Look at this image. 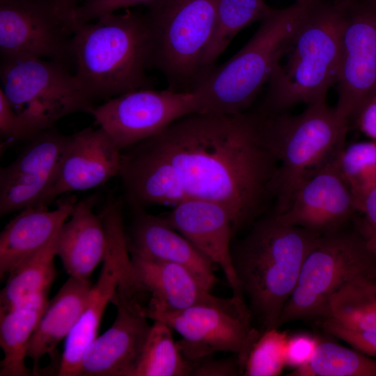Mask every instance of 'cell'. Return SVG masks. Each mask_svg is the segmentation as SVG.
I'll use <instances>...</instances> for the list:
<instances>
[{
	"instance_id": "cell-1",
	"label": "cell",
	"mask_w": 376,
	"mask_h": 376,
	"mask_svg": "<svg viewBox=\"0 0 376 376\" xmlns=\"http://www.w3.org/2000/svg\"><path fill=\"white\" fill-rule=\"evenodd\" d=\"M147 139L174 167L188 198L228 210L235 237L274 198L278 162L258 112L191 113Z\"/></svg>"
},
{
	"instance_id": "cell-2",
	"label": "cell",
	"mask_w": 376,
	"mask_h": 376,
	"mask_svg": "<svg viewBox=\"0 0 376 376\" xmlns=\"http://www.w3.org/2000/svg\"><path fill=\"white\" fill-rule=\"evenodd\" d=\"M321 235L283 224L272 212L263 214L243 238L231 243L232 261L243 297L264 331L278 328L302 264Z\"/></svg>"
},
{
	"instance_id": "cell-3",
	"label": "cell",
	"mask_w": 376,
	"mask_h": 376,
	"mask_svg": "<svg viewBox=\"0 0 376 376\" xmlns=\"http://www.w3.org/2000/svg\"><path fill=\"white\" fill-rule=\"evenodd\" d=\"M75 76L93 102L152 88V42L144 14L130 10L76 23L72 38Z\"/></svg>"
},
{
	"instance_id": "cell-4",
	"label": "cell",
	"mask_w": 376,
	"mask_h": 376,
	"mask_svg": "<svg viewBox=\"0 0 376 376\" xmlns=\"http://www.w3.org/2000/svg\"><path fill=\"white\" fill-rule=\"evenodd\" d=\"M345 0H310L287 45L284 64L277 62L260 109L265 114L288 111L300 104L324 100L336 84L342 51Z\"/></svg>"
},
{
	"instance_id": "cell-5",
	"label": "cell",
	"mask_w": 376,
	"mask_h": 376,
	"mask_svg": "<svg viewBox=\"0 0 376 376\" xmlns=\"http://www.w3.org/2000/svg\"><path fill=\"white\" fill-rule=\"evenodd\" d=\"M309 1L273 8L236 54L225 63L200 72L191 92L197 96L201 113L235 115L248 111L262 87L268 83Z\"/></svg>"
},
{
	"instance_id": "cell-6",
	"label": "cell",
	"mask_w": 376,
	"mask_h": 376,
	"mask_svg": "<svg viewBox=\"0 0 376 376\" xmlns=\"http://www.w3.org/2000/svg\"><path fill=\"white\" fill-rule=\"evenodd\" d=\"M264 135L278 162L274 212L285 210L297 188L328 162L345 146L348 120L340 117L326 100L308 105L297 115L288 111H257Z\"/></svg>"
},
{
	"instance_id": "cell-7",
	"label": "cell",
	"mask_w": 376,
	"mask_h": 376,
	"mask_svg": "<svg viewBox=\"0 0 376 376\" xmlns=\"http://www.w3.org/2000/svg\"><path fill=\"white\" fill-rule=\"evenodd\" d=\"M218 0H156L144 13L152 42V68L169 90L191 92L211 36Z\"/></svg>"
},
{
	"instance_id": "cell-8",
	"label": "cell",
	"mask_w": 376,
	"mask_h": 376,
	"mask_svg": "<svg viewBox=\"0 0 376 376\" xmlns=\"http://www.w3.org/2000/svg\"><path fill=\"white\" fill-rule=\"evenodd\" d=\"M341 228L322 234L307 254L278 328L295 320L323 318L329 298L342 285L376 275V259L364 236L359 229Z\"/></svg>"
},
{
	"instance_id": "cell-9",
	"label": "cell",
	"mask_w": 376,
	"mask_h": 376,
	"mask_svg": "<svg viewBox=\"0 0 376 376\" xmlns=\"http://www.w3.org/2000/svg\"><path fill=\"white\" fill-rule=\"evenodd\" d=\"M1 86L15 111L45 128L77 112L95 107L75 75L66 66L36 58L1 59Z\"/></svg>"
},
{
	"instance_id": "cell-10",
	"label": "cell",
	"mask_w": 376,
	"mask_h": 376,
	"mask_svg": "<svg viewBox=\"0 0 376 376\" xmlns=\"http://www.w3.org/2000/svg\"><path fill=\"white\" fill-rule=\"evenodd\" d=\"M123 206L120 201L111 200L100 213L107 239L103 266L79 318L65 338L58 376H78L84 354L97 337L105 308L118 287L130 290L138 287L123 225Z\"/></svg>"
},
{
	"instance_id": "cell-11",
	"label": "cell",
	"mask_w": 376,
	"mask_h": 376,
	"mask_svg": "<svg viewBox=\"0 0 376 376\" xmlns=\"http://www.w3.org/2000/svg\"><path fill=\"white\" fill-rule=\"evenodd\" d=\"M75 25L52 0H0L1 59L42 58L66 66L73 58Z\"/></svg>"
},
{
	"instance_id": "cell-12",
	"label": "cell",
	"mask_w": 376,
	"mask_h": 376,
	"mask_svg": "<svg viewBox=\"0 0 376 376\" xmlns=\"http://www.w3.org/2000/svg\"><path fill=\"white\" fill-rule=\"evenodd\" d=\"M200 113L196 95L169 88L132 91L107 100L90 111L122 151L152 137L176 120Z\"/></svg>"
},
{
	"instance_id": "cell-13",
	"label": "cell",
	"mask_w": 376,
	"mask_h": 376,
	"mask_svg": "<svg viewBox=\"0 0 376 376\" xmlns=\"http://www.w3.org/2000/svg\"><path fill=\"white\" fill-rule=\"evenodd\" d=\"M148 318L160 320L176 331V341L185 358L195 361L219 352L237 355L243 368L260 332L252 325L253 315L246 305L237 309L200 305L169 313H148Z\"/></svg>"
},
{
	"instance_id": "cell-14",
	"label": "cell",
	"mask_w": 376,
	"mask_h": 376,
	"mask_svg": "<svg viewBox=\"0 0 376 376\" xmlns=\"http://www.w3.org/2000/svg\"><path fill=\"white\" fill-rule=\"evenodd\" d=\"M337 114L348 120L376 96V0H345Z\"/></svg>"
},
{
	"instance_id": "cell-15",
	"label": "cell",
	"mask_w": 376,
	"mask_h": 376,
	"mask_svg": "<svg viewBox=\"0 0 376 376\" xmlns=\"http://www.w3.org/2000/svg\"><path fill=\"white\" fill-rule=\"evenodd\" d=\"M50 127L29 139L19 155L0 169L1 217L37 205L49 188L70 140Z\"/></svg>"
},
{
	"instance_id": "cell-16",
	"label": "cell",
	"mask_w": 376,
	"mask_h": 376,
	"mask_svg": "<svg viewBox=\"0 0 376 376\" xmlns=\"http://www.w3.org/2000/svg\"><path fill=\"white\" fill-rule=\"evenodd\" d=\"M113 324L85 351L78 376H133L151 326L146 306L137 299L116 292Z\"/></svg>"
},
{
	"instance_id": "cell-17",
	"label": "cell",
	"mask_w": 376,
	"mask_h": 376,
	"mask_svg": "<svg viewBox=\"0 0 376 376\" xmlns=\"http://www.w3.org/2000/svg\"><path fill=\"white\" fill-rule=\"evenodd\" d=\"M355 212L354 198L338 169L336 158L297 188L284 211H273L283 224L320 234L341 228Z\"/></svg>"
},
{
	"instance_id": "cell-18",
	"label": "cell",
	"mask_w": 376,
	"mask_h": 376,
	"mask_svg": "<svg viewBox=\"0 0 376 376\" xmlns=\"http://www.w3.org/2000/svg\"><path fill=\"white\" fill-rule=\"evenodd\" d=\"M120 163L121 150L100 127L70 135L54 178L37 205L47 207L63 194L103 185L118 176Z\"/></svg>"
},
{
	"instance_id": "cell-19",
	"label": "cell",
	"mask_w": 376,
	"mask_h": 376,
	"mask_svg": "<svg viewBox=\"0 0 376 376\" xmlns=\"http://www.w3.org/2000/svg\"><path fill=\"white\" fill-rule=\"evenodd\" d=\"M142 290L150 294L148 313H169L207 305L237 309L246 305L244 298H220L210 293L185 267L177 263L130 254Z\"/></svg>"
},
{
	"instance_id": "cell-20",
	"label": "cell",
	"mask_w": 376,
	"mask_h": 376,
	"mask_svg": "<svg viewBox=\"0 0 376 376\" xmlns=\"http://www.w3.org/2000/svg\"><path fill=\"white\" fill-rule=\"evenodd\" d=\"M165 218L173 228L221 268L233 296L244 298L231 258L235 235L228 210L212 201L188 198L174 205Z\"/></svg>"
},
{
	"instance_id": "cell-21",
	"label": "cell",
	"mask_w": 376,
	"mask_h": 376,
	"mask_svg": "<svg viewBox=\"0 0 376 376\" xmlns=\"http://www.w3.org/2000/svg\"><path fill=\"white\" fill-rule=\"evenodd\" d=\"M118 176L124 200L134 210L188 199L174 167L148 139L121 151Z\"/></svg>"
},
{
	"instance_id": "cell-22",
	"label": "cell",
	"mask_w": 376,
	"mask_h": 376,
	"mask_svg": "<svg viewBox=\"0 0 376 376\" xmlns=\"http://www.w3.org/2000/svg\"><path fill=\"white\" fill-rule=\"evenodd\" d=\"M127 240L130 254L180 265L208 291L216 283L215 264L173 228L165 217L135 210Z\"/></svg>"
},
{
	"instance_id": "cell-23",
	"label": "cell",
	"mask_w": 376,
	"mask_h": 376,
	"mask_svg": "<svg viewBox=\"0 0 376 376\" xmlns=\"http://www.w3.org/2000/svg\"><path fill=\"white\" fill-rule=\"evenodd\" d=\"M77 201V197L70 195L59 200L52 210L45 206H31L7 224L0 235L1 279L48 244L70 217Z\"/></svg>"
},
{
	"instance_id": "cell-24",
	"label": "cell",
	"mask_w": 376,
	"mask_h": 376,
	"mask_svg": "<svg viewBox=\"0 0 376 376\" xmlns=\"http://www.w3.org/2000/svg\"><path fill=\"white\" fill-rule=\"evenodd\" d=\"M95 201L94 196L77 201L56 238V256L66 272L83 281H89L106 253L107 233L100 214L93 210Z\"/></svg>"
},
{
	"instance_id": "cell-25",
	"label": "cell",
	"mask_w": 376,
	"mask_h": 376,
	"mask_svg": "<svg viewBox=\"0 0 376 376\" xmlns=\"http://www.w3.org/2000/svg\"><path fill=\"white\" fill-rule=\"evenodd\" d=\"M92 285L90 281L70 276L49 301L29 345L27 357L33 363V375H39L40 359L46 354L54 355L57 345L67 338L77 323Z\"/></svg>"
},
{
	"instance_id": "cell-26",
	"label": "cell",
	"mask_w": 376,
	"mask_h": 376,
	"mask_svg": "<svg viewBox=\"0 0 376 376\" xmlns=\"http://www.w3.org/2000/svg\"><path fill=\"white\" fill-rule=\"evenodd\" d=\"M49 303L48 295H42L0 310V345L3 353L1 376L32 375L25 359L32 334Z\"/></svg>"
},
{
	"instance_id": "cell-27",
	"label": "cell",
	"mask_w": 376,
	"mask_h": 376,
	"mask_svg": "<svg viewBox=\"0 0 376 376\" xmlns=\"http://www.w3.org/2000/svg\"><path fill=\"white\" fill-rule=\"evenodd\" d=\"M324 318L348 329L376 332V275L342 285L329 298Z\"/></svg>"
},
{
	"instance_id": "cell-28",
	"label": "cell",
	"mask_w": 376,
	"mask_h": 376,
	"mask_svg": "<svg viewBox=\"0 0 376 376\" xmlns=\"http://www.w3.org/2000/svg\"><path fill=\"white\" fill-rule=\"evenodd\" d=\"M57 233L47 245L8 275L0 294V310H6L33 297L48 295L56 275L54 258L56 256Z\"/></svg>"
},
{
	"instance_id": "cell-29",
	"label": "cell",
	"mask_w": 376,
	"mask_h": 376,
	"mask_svg": "<svg viewBox=\"0 0 376 376\" xmlns=\"http://www.w3.org/2000/svg\"><path fill=\"white\" fill-rule=\"evenodd\" d=\"M272 9L264 0H218L214 28L201 60V71L214 65L242 29L262 21Z\"/></svg>"
},
{
	"instance_id": "cell-30",
	"label": "cell",
	"mask_w": 376,
	"mask_h": 376,
	"mask_svg": "<svg viewBox=\"0 0 376 376\" xmlns=\"http://www.w3.org/2000/svg\"><path fill=\"white\" fill-rule=\"evenodd\" d=\"M171 330L166 323L154 320L133 376L191 375L194 361L181 354Z\"/></svg>"
},
{
	"instance_id": "cell-31",
	"label": "cell",
	"mask_w": 376,
	"mask_h": 376,
	"mask_svg": "<svg viewBox=\"0 0 376 376\" xmlns=\"http://www.w3.org/2000/svg\"><path fill=\"white\" fill-rule=\"evenodd\" d=\"M288 376H376V359L330 341L319 342L311 359Z\"/></svg>"
},
{
	"instance_id": "cell-32",
	"label": "cell",
	"mask_w": 376,
	"mask_h": 376,
	"mask_svg": "<svg viewBox=\"0 0 376 376\" xmlns=\"http://www.w3.org/2000/svg\"><path fill=\"white\" fill-rule=\"evenodd\" d=\"M336 163L353 194L357 209L363 196L376 186V141L344 146L336 157Z\"/></svg>"
},
{
	"instance_id": "cell-33",
	"label": "cell",
	"mask_w": 376,
	"mask_h": 376,
	"mask_svg": "<svg viewBox=\"0 0 376 376\" xmlns=\"http://www.w3.org/2000/svg\"><path fill=\"white\" fill-rule=\"evenodd\" d=\"M289 336L278 328L264 331L253 345L245 361L244 376H277L286 366Z\"/></svg>"
},
{
	"instance_id": "cell-34",
	"label": "cell",
	"mask_w": 376,
	"mask_h": 376,
	"mask_svg": "<svg viewBox=\"0 0 376 376\" xmlns=\"http://www.w3.org/2000/svg\"><path fill=\"white\" fill-rule=\"evenodd\" d=\"M43 130L35 121L18 114L0 89L1 154L17 141L29 140Z\"/></svg>"
},
{
	"instance_id": "cell-35",
	"label": "cell",
	"mask_w": 376,
	"mask_h": 376,
	"mask_svg": "<svg viewBox=\"0 0 376 376\" xmlns=\"http://www.w3.org/2000/svg\"><path fill=\"white\" fill-rule=\"evenodd\" d=\"M322 319V328L327 334L346 342L364 354L376 358V332L351 329L331 318Z\"/></svg>"
},
{
	"instance_id": "cell-36",
	"label": "cell",
	"mask_w": 376,
	"mask_h": 376,
	"mask_svg": "<svg viewBox=\"0 0 376 376\" xmlns=\"http://www.w3.org/2000/svg\"><path fill=\"white\" fill-rule=\"evenodd\" d=\"M156 0H86L74 11L77 23H86L92 19L122 8L139 5H148Z\"/></svg>"
},
{
	"instance_id": "cell-37",
	"label": "cell",
	"mask_w": 376,
	"mask_h": 376,
	"mask_svg": "<svg viewBox=\"0 0 376 376\" xmlns=\"http://www.w3.org/2000/svg\"><path fill=\"white\" fill-rule=\"evenodd\" d=\"M319 341L308 334H299L289 337L286 366L294 369L306 363L312 357Z\"/></svg>"
},
{
	"instance_id": "cell-38",
	"label": "cell",
	"mask_w": 376,
	"mask_h": 376,
	"mask_svg": "<svg viewBox=\"0 0 376 376\" xmlns=\"http://www.w3.org/2000/svg\"><path fill=\"white\" fill-rule=\"evenodd\" d=\"M242 373L237 355L236 359H210L208 357L194 361L191 375L235 376Z\"/></svg>"
},
{
	"instance_id": "cell-39",
	"label": "cell",
	"mask_w": 376,
	"mask_h": 376,
	"mask_svg": "<svg viewBox=\"0 0 376 376\" xmlns=\"http://www.w3.org/2000/svg\"><path fill=\"white\" fill-rule=\"evenodd\" d=\"M354 117L360 130L376 141V96L368 101Z\"/></svg>"
},
{
	"instance_id": "cell-40",
	"label": "cell",
	"mask_w": 376,
	"mask_h": 376,
	"mask_svg": "<svg viewBox=\"0 0 376 376\" xmlns=\"http://www.w3.org/2000/svg\"><path fill=\"white\" fill-rule=\"evenodd\" d=\"M357 211L363 214V223L376 233V186L369 190L361 199L357 204Z\"/></svg>"
},
{
	"instance_id": "cell-41",
	"label": "cell",
	"mask_w": 376,
	"mask_h": 376,
	"mask_svg": "<svg viewBox=\"0 0 376 376\" xmlns=\"http://www.w3.org/2000/svg\"><path fill=\"white\" fill-rule=\"evenodd\" d=\"M78 0H52L56 8L63 15L74 19V11Z\"/></svg>"
},
{
	"instance_id": "cell-42",
	"label": "cell",
	"mask_w": 376,
	"mask_h": 376,
	"mask_svg": "<svg viewBox=\"0 0 376 376\" xmlns=\"http://www.w3.org/2000/svg\"><path fill=\"white\" fill-rule=\"evenodd\" d=\"M359 230L364 236L368 248L376 259V233L368 228L363 223L359 226Z\"/></svg>"
},
{
	"instance_id": "cell-43",
	"label": "cell",
	"mask_w": 376,
	"mask_h": 376,
	"mask_svg": "<svg viewBox=\"0 0 376 376\" xmlns=\"http://www.w3.org/2000/svg\"><path fill=\"white\" fill-rule=\"evenodd\" d=\"M121 200L123 201V199H121ZM138 283H139V282H138ZM118 288H119V287H118ZM120 289H123V290H127V289H124V288H120ZM127 291H128V292L130 291V292H132V293H136V292H139L140 291V285H139V288H138L137 290H133V291H132V290H127Z\"/></svg>"
},
{
	"instance_id": "cell-44",
	"label": "cell",
	"mask_w": 376,
	"mask_h": 376,
	"mask_svg": "<svg viewBox=\"0 0 376 376\" xmlns=\"http://www.w3.org/2000/svg\"><path fill=\"white\" fill-rule=\"evenodd\" d=\"M306 1V0H296V1Z\"/></svg>"
}]
</instances>
